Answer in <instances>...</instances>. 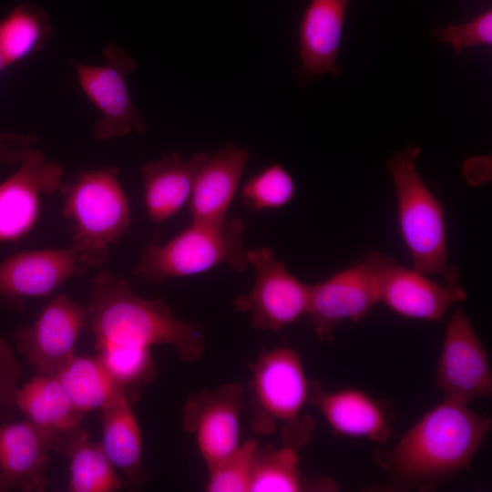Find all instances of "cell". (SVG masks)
<instances>
[{
    "instance_id": "83f0119b",
    "label": "cell",
    "mask_w": 492,
    "mask_h": 492,
    "mask_svg": "<svg viewBox=\"0 0 492 492\" xmlns=\"http://www.w3.org/2000/svg\"><path fill=\"white\" fill-rule=\"evenodd\" d=\"M295 194L292 176L281 164L266 166L243 184L240 195L243 204L253 212L280 209Z\"/></svg>"
},
{
    "instance_id": "ba28073f",
    "label": "cell",
    "mask_w": 492,
    "mask_h": 492,
    "mask_svg": "<svg viewBox=\"0 0 492 492\" xmlns=\"http://www.w3.org/2000/svg\"><path fill=\"white\" fill-rule=\"evenodd\" d=\"M103 59L99 66L72 62L80 87L101 113L93 128V139L103 141L131 132L145 134L146 126L127 82L128 75L137 67L136 61L113 42L104 47Z\"/></svg>"
},
{
    "instance_id": "2e32d148",
    "label": "cell",
    "mask_w": 492,
    "mask_h": 492,
    "mask_svg": "<svg viewBox=\"0 0 492 492\" xmlns=\"http://www.w3.org/2000/svg\"><path fill=\"white\" fill-rule=\"evenodd\" d=\"M307 405L316 407L339 436L367 438L384 445L392 436L393 414L387 400H377L354 388L326 391L310 382Z\"/></svg>"
},
{
    "instance_id": "30bf717a",
    "label": "cell",
    "mask_w": 492,
    "mask_h": 492,
    "mask_svg": "<svg viewBox=\"0 0 492 492\" xmlns=\"http://www.w3.org/2000/svg\"><path fill=\"white\" fill-rule=\"evenodd\" d=\"M88 323L87 305L58 294L32 324L16 329V348L37 374L56 375L75 355L77 342Z\"/></svg>"
},
{
    "instance_id": "277c9868",
    "label": "cell",
    "mask_w": 492,
    "mask_h": 492,
    "mask_svg": "<svg viewBox=\"0 0 492 492\" xmlns=\"http://www.w3.org/2000/svg\"><path fill=\"white\" fill-rule=\"evenodd\" d=\"M251 429L259 435L278 432L282 445L297 450L312 437L314 421L302 409L310 381L299 353L289 346L262 352L251 366Z\"/></svg>"
},
{
    "instance_id": "8fae6325",
    "label": "cell",
    "mask_w": 492,
    "mask_h": 492,
    "mask_svg": "<svg viewBox=\"0 0 492 492\" xmlns=\"http://www.w3.org/2000/svg\"><path fill=\"white\" fill-rule=\"evenodd\" d=\"M362 260L376 280L380 301L405 317L438 321L453 303L466 298L458 285L439 284L384 253L372 251Z\"/></svg>"
},
{
    "instance_id": "4316f807",
    "label": "cell",
    "mask_w": 492,
    "mask_h": 492,
    "mask_svg": "<svg viewBox=\"0 0 492 492\" xmlns=\"http://www.w3.org/2000/svg\"><path fill=\"white\" fill-rule=\"evenodd\" d=\"M51 35L43 9L27 4L17 5L0 22V49L7 66L40 50Z\"/></svg>"
},
{
    "instance_id": "4dcf8cb0",
    "label": "cell",
    "mask_w": 492,
    "mask_h": 492,
    "mask_svg": "<svg viewBox=\"0 0 492 492\" xmlns=\"http://www.w3.org/2000/svg\"><path fill=\"white\" fill-rule=\"evenodd\" d=\"M22 375V368L12 347L0 337V422H9L15 413L18 390L17 383Z\"/></svg>"
},
{
    "instance_id": "5bb4252c",
    "label": "cell",
    "mask_w": 492,
    "mask_h": 492,
    "mask_svg": "<svg viewBox=\"0 0 492 492\" xmlns=\"http://www.w3.org/2000/svg\"><path fill=\"white\" fill-rule=\"evenodd\" d=\"M88 269L70 247L9 256L0 261V308L21 312L26 300L47 297L68 279L85 276Z\"/></svg>"
},
{
    "instance_id": "cb8c5ba5",
    "label": "cell",
    "mask_w": 492,
    "mask_h": 492,
    "mask_svg": "<svg viewBox=\"0 0 492 492\" xmlns=\"http://www.w3.org/2000/svg\"><path fill=\"white\" fill-rule=\"evenodd\" d=\"M56 376L83 415L124 396L97 356L74 355Z\"/></svg>"
},
{
    "instance_id": "52a82bcc",
    "label": "cell",
    "mask_w": 492,
    "mask_h": 492,
    "mask_svg": "<svg viewBox=\"0 0 492 492\" xmlns=\"http://www.w3.org/2000/svg\"><path fill=\"white\" fill-rule=\"evenodd\" d=\"M255 272L252 288L234 300L240 313L250 315L259 331H277L307 314L311 285L292 274L269 247L247 251Z\"/></svg>"
},
{
    "instance_id": "8992f818",
    "label": "cell",
    "mask_w": 492,
    "mask_h": 492,
    "mask_svg": "<svg viewBox=\"0 0 492 492\" xmlns=\"http://www.w3.org/2000/svg\"><path fill=\"white\" fill-rule=\"evenodd\" d=\"M420 152L421 149L411 143L387 160L397 195L400 231L415 271L425 275H439L446 283L456 284L458 269L447 264L443 206L415 168Z\"/></svg>"
},
{
    "instance_id": "9a60e30c",
    "label": "cell",
    "mask_w": 492,
    "mask_h": 492,
    "mask_svg": "<svg viewBox=\"0 0 492 492\" xmlns=\"http://www.w3.org/2000/svg\"><path fill=\"white\" fill-rule=\"evenodd\" d=\"M380 301L376 280L361 259L325 281L311 285L307 315L317 338L331 342L344 321L358 322Z\"/></svg>"
},
{
    "instance_id": "f1b7e54d",
    "label": "cell",
    "mask_w": 492,
    "mask_h": 492,
    "mask_svg": "<svg viewBox=\"0 0 492 492\" xmlns=\"http://www.w3.org/2000/svg\"><path fill=\"white\" fill-rule=\"evenodd\" d=\"M259 443L250 439L208 468V492H249Z\"/></svg>"
},
{
    "instance_id": "ffe728a7",
    "label": "cell",
    "mask_w": 492,
    "mask_h": 492,
    "mask_svg": "<svg viewBox=\"0 0 492 492\" xmlns=\"http://www.w3.org/2000/svg\"><path fill=\"white\" fill-rule=\"evenodd\" d=\"M351 0H311L299 26L301 71L313 79L323 74L338 76L337 65L345 15Z\"/></svg>"
},
{
    "instance_id": "9c48e42d",
    "label": "cell",
    "mask_w": 492,
    "mask_h": 492,
    "mask_svg": "<svg viewBox=\"0 0 492 492\" xmlns=\"http://www.w3.org/2000/svg\"><path fill=\"white\" fill-rule=\"evenodd\" d=\"M245 396L246 388L242 384L227 383L215 389L194 392L185 401L182 427L195 438L207 468L241 444V414Z\"/></svg>"
},
{
    "instance_id": "d6a6232c",
    "label": "cell",
    "mask_w": 492,
    "mask_h": 492,
    "mask_svg": "<svg viewBox=\"0 0 492 492\" xmlns=\"http://www.w3.org/2000/svg\"><path fill=\"white\" fill-rule=\"evenodd\" d=\"M7 66L5 56L0 49V72L4 70Z\"/></svg>"
},
{
    "instance_id": "1f68e13d",
    "label": "cell",
    "mask_w": 492,
    "mask_h": 492,
    "mask_svg": "<svg viewBox=\"0 0 492 492\" xmlns=\"http://www.w3.org/2000/svg\"><path fill=\"white\" fill-rule=\"evenodd\" d=\"M38 140L34 134L0 133V162L15 163Z\"/></svg>"
},
{
    "instance_id": "e0dca14e",
    "label": "cell",
    "mask_w": 492,
    "mask_h": 492,
    "mask_svg": "<svg viewBox=\"0 0 492 492\" xmlns=\"http://www.w3.org/2000/svg\"><path fill=\"white\" fill-rule=\"evenodd\" d=\"M52 445L48 437L25 419L0 425V492H42L48 486Z\"/></svg>"
},
{
    "instance_id": "d6986e66",
    "label": "cell",
    "mask_w": 492,
    "mask_h": 492,
    "mask_svg": "<svg viewBox=\"0 0 492 492\" xmlns=\"http://www.w3.org/2000/svg\"><path fill=\"white\" fill-rule=\"evenodd\" d=\"M249 158L247 148L231 143L208 154L197 171L189 202L191 220L221 222L227 219Z\"/></svg>"
},
{
    "instance_id": "6da1fadb",
    "label": "cell",
    "mask_w": 492,
    "mask_h": 492,
    "mask_svg": "<svg viewBox=\"0 0 492 492\" xmlns=\"http://www.w3.org/2000/svg\"><path fill=\"white\" fill-rule=\"evenodd\" d=\"M491 430V419L446 398L374 460L400 489L431 490L468 468Z\"/></svg>"
},
{
    "instance_id": "7c38bea8",
    "label": "cell",
    "mask_w": 492,
    "mask_h": 492,
    "mask_svg": "<svg viewBox=\"0 0 492 492\" xmlns=\"http://www.w3.org/2000/svg\"><path fill=\"white\" fill-rule=\"evenodd\" d=\"M436 384L446 398L466 405L474 399L491 398L488 354L461 309L455 310L446 325Z\"/></svg>"
},
{
    "instance_id": "5b68a950",
    "label": "cell",
    "mask_w": 492,
    "mask_h": 492,
    "mask_svg": "<svg viewBox=\"0 0 492 492\" xmlns=\"http://www.w3.org/2000/svg\"><path fill=\"white\" fill-rule=\"evenodd\" d=\"M245 224L239 218L221 222L194 221L164 244L151 242L132 274L159 284L172 278L204 273L220 265L237 272L249 266L243 246Z\"/></svg>"
},
{
    "instance_id": "f546056e",
    "label": "cell",
    "mask_w": 492,
    "mask_h": 492,
    "mask_svg": "<svg viewBox=\"0 0 492 492\" xmlns=\"http://www.w3.org/2000/svg\"><path fill=\"white\" fill-rule=\"evenodd\" d=\"M432 36L440 43L450 45L460 53L465 48L492 44V11L487 10L472 20L443 28H435Z\"/></svg>"
},
{
    "instance_id": "603a6c76",
    "label": "cell",
    "mask_w": 492,
    "mask_h": 492,
    "mask_svg": "<svg viewBox=\"0 0 492 492\" xmlns=\"http://www.w3.org/2000/svg\"><path fill=\"white\" fill-rule=\"evenodd\" d=\"M336 484L329 479L308 480L302 475L298 450L282 445L281 447L259 446L249 492L334 491Z\"/></svg>"
},
{
    "instance_id": "4fadbf2b",
    "label": "cell",
    "mask_w": 492,
    "mask_h": 492,
    "mask_svg": "<svg viewBox=\"0 0 492 492\" xmlns=\"http://www.w3.org/2000/svg\"><path fill=\"white\" fill-rule=\"evenodd\" d=\"M19 168L0 183V243L25 237L36 225L41 196L59 190L64 169L42 151L28 149Z\"/></svg>"
},
{
    "instance_id": "484cf974",
    "label": "cell",
    "mask_w": 492,
    "mask_h": 492,
    "mask_svg": "<svg viewBox=\"0 0 492 492\" xmlns=\"http://www.w3.org/2000/svg\"><path fill=\"white\" fill-rule=\"evenodd\" d=\"M97 351V358L111 379L134 405L157 375L150 348L108 343Z\"/></svg>"
},
{
    "instance_id": "7402d4cb",
    "label": "cell",
    "mask_w": 492,
    "mask_h": 492,
    "mask_svg": "<svg viewBox=\"0 0 492 492\" xmlns=\"http://www.w3.org/2000/svg\"><path fill=\"white\" fill-rule=\"evenodd\" d=\"M100 412L104 452L113 466L123 473L127 483L136 487L143 477V443L133 405L121 396Z\"/></svg>"
},
{
    "instance_id": "ac0fdd59",
    "label": "cell",
    "mask_w": 492,
    "mask_h": 492,
    "mask_svg": "<svg viewBox=\"0 0 492 492\" xmlns=\"http://www.w3.org/2000/svg\"><path fill=\"white\" fill-rule=\"evenodd\" d=\"M15 403L20 411L50 440L52 451L64 455L83 429V414L77 409L56 375L36 374L18 388Z\"/></svg>"
},
{
    "instance_id": "7a4b0ae2",
    "label": "cell",
    "mask_w": 492,
    "mask_h": 492,
    "mask_svg": "<svg viewBox=\"0 0 492 492\" xmlns=\"http://www.w3.org/2000/svg\"><path fill=\"white\" fill-rule=\"evenodd\" d=\"M87 307L96 349L108 343L168 344L184 362L204 355L206 333L200 323L178 318L161 298L138 296L127 280L108 271L90 279Z\"/></svg>"
},
{
    "instance_id": "3957f363",
    "label": "cell",
    "mask_w": 492,
    "mask_h": 492,
    "mask_svg": "<svg viewBox=\"0 0 492 492\" xmlns=\"http://www.w3.org/2000/svg\"><path fill=\"white\" fill-rule=\"evenodd\" d=\"M119 169L102 167L81 170L62 182L63 215L70 221V248L87 268L100 269L109 260L131 223V208L118 179Z\"/></svg>"
},
{
    "instance_id": "44dd1931",
    "label": "cell",
    "mask_w": 492,
    "mask_h": 492,
    "mask_svg": "<svg viewBox=\"0 0 492 492\" xmlns=\"http://www.w3.org/2000/svg\"><path fill=\"white\" fill-rule=\"evenodd\" d=\"M207 156L198 152L185 161L173 151L141 166L144 204L152 221L168 220L190 202L197 171Z\"/></svg>"
},
{
    "instance_id": "d4e9b609",
    "label": "cell",
    "mask_w": 492,
    "mask_h": 492,
    "mask_svg": "<svg viewBox=\"0 0 492 492\" xmlns=\"http://www.w3.org/2000/svg\"><path fill=\"white\" fill-rule=\"evenodd\" d=\"M64 456L69 458L71 492H112L122 483L101 444L88 440L85 429L76 436Z\"/></svg>"
}]
</instances>
